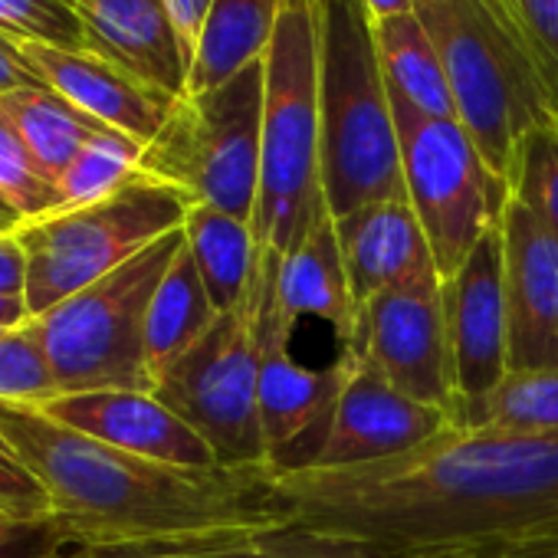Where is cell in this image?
I'll list each match as a JSON object with an SVG mask.
<instances>
[{"label": "cell", "mask_w": 558, "mask_h": 558, "mask_svg": "<svg viewBox=\"0 0 558 558\" xmlns=\"http://www.w3.org/2000/svg\"><path fill=\"white\" fill-rule=\"evenodd\" d=\"M86 50L181 99L187 96V57L161 0H80Z\"/></svg>", "instance_id": "d6986e66"}, {"label": "cell", "mask_w": 558, "mask_h": 558, "mask_svg": "<svg viewBox=\"0 0 558 558\" xmlns=\"http://www.w3.org/2000/svg\"><path fill=\"white\" fill-rule=\"evenodd\" d=\"M184 240L217 313L243 310L256 276L253 223L217 207H191Z\"/></svg>", "instance_id": "7402d4cb"}, {"label": "cell", "mask_w": 558, "mask_h": 558, "mask_svg": "<svg viewBox=\"0 0 558 558\" xmlns=\"http://www.w3.org/2000/svg\"><path fill=\"white\" fill-rule=\"evenodd\" d=\"M365 11L372 14V21H388V17H398V14H411L417 0H362Z\"/></svg>", "instance_id": "60d3db41"}, {"label": "cell", "mask_w": 558, "mask_h": 558, "mask_svg": "<svg viewBox=\"0 0 558 558\" xmlns=\"http://www.w3.org/2000/svg\"><path fill=\"white\" fill-rule=\"evenodd\" d=\"M463 558H558V535L545 538H525V542H509V545H493L480 548Z\"/></svg>", "instance_id": "f35d334b"}, {"label": "cell", "mask_w": 558, "mask_h": 558, "mask_svg": "<svg viewBox=\"0 0 558 558\" xmlns=\"http://www.w3.org/2000/svg\"><path fill=\"white\" fill-rule=\"evenodd\" d=\"M0 437L27 463L76 545L253 532L283 525L272 470H187L99 444L40 408L0 404Z\"/></svg>", "instance_id": "7a4b0ae2"}, {"label": "cell", "mask_w": 558, "mask_h": 558, "mask_svg": "<svg viewBox=\"0 0 558 558\" xmlns=\"http://www.w3.org/2000/svg\"><path fill=\"white\" fill-rule=\"evenodd\" d=\"M0 217H8V220H14V223H21V220H17V214H14V210H11V207L4 204V197H0Z\"/></svg>", "instance_id": "b9f144b4"}, {"label": "cell", "mask_w": 558, "mask_h": 558, "mask_svg": "<svg viewBox=\"0 0 558 558\" xmlns=\"http://www.w3.org/2000/svg\"><path fill=\"white\" fill-rule=\"evenodd\" d=\"M73 4H80V0H73Z\"/></svg>", "instance_id": "bcb514c9"}, {"label": "cell", "mask_w": 558, "mask_h": 558, "mask_svg": "<svg viewBox=\"0 0 558 558\" xmlns=\"http://www.w3.org/2000/svg\"><path fill=\"white\" fill-rule=\"evenodd\" d=\"M70 4H73V0H70Z\"/></svg>", "instance_id": "c3c4849f"}, {"label": "cell", "mask_w": 558, "mask_h": 558, "mask_svg": "<svg viewBox=\"0 0 558 558\" xmlns=\"http://www.w3.org/2000/svg\"><path fill=\"white\" fill-rule=\"evenodd\" d=\"M453 427L466 430H558V372H509L486 398L466 404Z\"/></svg>", "instance_id": "484cf974"}, {"label": "cell", "mask_w": 558, "mask_h": 558, "mask_svg": "<svg viewBox=\"0 0 558 558\" xmlns=\"http://www.w3.org/2000/svg\"><path fill=\"white\" fill-rule=\"evenodd\" d=\"M21 53L47 89L63 96L99 125L125 132L142 145L161 132L178 102L89 50L21 44Z\"/></svg>", "instance_id": "e0dca14e"}, {"label": "cell", "mask_w": 558, "mask_h": 558, "mask_svg": "<svg viewBox=\"0 0 558 558\" xmlns=\"http://www.w3.org/2000/svg\"><path fill=\"white\" fill-rule=\"evenodd\" d=\"M272 306L293 329L300 319H319L332 329L339 352H352L359 339L362 306L355 303L349 269L339 243V227L323 207L300 243L276 259Z\"/></svg>", "instance_id": "ac0fdd59"}, {"label": "cell", "mask_w": 558, "mask_h": 558, "mask_svg": "<svg viewBox=\"0 0 558 558\" xmlns=\"http://www.w3.org/2000/svg\"><path fill=\"white\" fill-rule=\"evenodd\" d=\"M0 519H8V515H0Z\"/></svg>", "instance_id": "7dc6e473"}, {"label": "cell", "mask_w": 558, "mask_h": 558, "mask_svg": "<svg viewBox=\"0 0 558 558\" xmlns=\"http://www.w3.org/2000/svg\"><path fill=\"white\" fill-rule=\"evenodd\" d=\"M27 290V256L14 233H0V296H24Z\"/></svg>", "instance_id": "8d00e7d4"}, {"label": "cell", "mask_w": 558, "mask_h": 558, "mask_svg": "<svg viewBox=\"0 0 558 558\" xmlns=\"http://www.w3.org/2000/svg\"><path fill=\"white\" fill-rule=\"evenodd\" d=\"M76 548L73 535L53 519H0V558H60Z\"/></svg>", "instance_id": "d6a6232c"}, {"label": "cell", "mask_w": 558, "mask_h": 558, "mask_svg": "<svg viewBox=\"0 0 558 558\" xmlns=\"http://www.w3.org/2000/svg\"><path fill=\"white\" fill-rule=\"evenodd\" d=\"M323 207L316 14L313 0H287L266 50L256 253H290Z\"/></svg>", "instance_id": "5b68a950"}, {"label": "cell", "mask_w": 558, "mask_h": 558, "mask_svg": "<svg viewBox=\"0 0 558 558\" xmlns=\"http://www.w3.org/2000/svg\"><path fill=\"white\" fill-rule=\"evenodd\" d=\"M60 558H66V551H63V555H60Z\"/></svg>", "instance_id": "f6af8a7d"}, {"label": "cell", "mask_w": 558, "mask_h": 558, "mask_svg": "<svg viewBox=\"0 0 558 558\" xmlns=\"http://www.w3.org/2000/svg\"><path fill=\"white\" fill-rule=\"evenodd\" d=\"M31 86H44V83L24 60L21 47L11 44L8 37H0V96L11 89H31Z\"/></svg>", "instance_id": "74e56055"}, {"label": "cell", "mask_w": 558, "mask_h": 558, "mask_svg": "<svg viewBox=\"0 0 558 558\" xmlns=\"http://www.w3.org/2000/svg\"><path fill=\"white\" fill-rule=\"evenodd\" d=\"M336 227H339L349 283H352L359 306H365L378 293H385L434 266L427 236H424L408 197L362 207V210L336 220Z\"/></svg>", "instance_id": "ffe728a7"}, {"label": "cell", "mask_w": 558, "mask_h": 558, "mask_svg": "<svg viewBox=\"0 0 558 558\" xmlns=\"http://www.w3.org/2000/svg\"><path fill=\"white\" fill-rule=\"evenodd\" d=\"M250 558H362V555L316 542V538L290 535V532H266V535H259Z\"/></svg>", "instance_id": "d590c367"}, {"label": "cell", "mask_w": 558, "mask_h": 558, "mask_svg": "<svg viewBox=\"0 0 558 558\" xmlns=\"http://www.w3.org/2000/svg\"><path fill=\"white\" fill-rule=\"evenodd\" d=\"M40 411L99 444H109L145 460L187 470L220 466L214 450L201 440V434L187 427L171 408H165L151 391L60 395Z\"/></svg>", "instance_id": "2e32d148"}, {"label": "cell", "mask_w": 558, "mask_h": 558, "mask_svg": "<svg viewBox=\"0 0 558 558\" xmlns=\"http://www.w3.org/2000/svg\"><path fill=\"white\" fill-rule=\"evenodd\" d=\"M0 37L11 44H44L86 50V31L70 0H0Z\"/></svg>", "instance_id": "4dcf8cb0"}, {"label": "cell", "mask_w": 558, "mask_h": 558, "mask_svg": "<svg viewBox=\"0 0 558 558\" xmlns=\"http://www.w3.org/2000/svg\"><path fill=\"white\" fill-rule=\"evenodd\" d=\"M21 223H14V220H8V217H0V233H14Z\"/></svg>", "instance_id": "7bdbcfd3"}, {"label": "cell", "mask_w": 558, "mask_h": 558, "mask_svg": "<svg viewBox=\"0 0 558 558\" xmlns=\"http://www.w3.org/2000/svg\"><path fill=\"white\" fill-rule=\"evenodd\" d=\"M404 197L427 236L440 279H450L476 243L502 227L512 201L509 181L489 168L457 119H430L391 99Z\"/></svg>", "instance_id": "9c48e42d"}, {"label": "cell", "mask_w": 558, "mask_h": 558, "mask_svg": "<svg viewBox=\"0 0 558 558\" xmlns=\"http://www.w3.org/2000/svg\"><path fill=\"white\" fill-rule=\"evenodd\" d=\"M453 93L457 122L509 181L519 142L558 119V80L496 0H417Z\"/></svg>", "instance_id": "277c9868"}, {"label": "cell", "mask_w": 558, "mask_h": 558, "mask_svg": "<svg viewBox=\"0 0 558 558\" xmlns=\"http://www.w3.org/2000/svg\"><path fill=\"white\" fill-rule=\"evenodd\" d=\"M142 151L145 145L135 142L132 135L116 129H99L80 148L70 168L57 178L60 210L89 207L122 191L132 178L142 174Z\"/></svg>", "instance_id": "4316f807"}, {"label": "cell", "mask_w": 558, "mask_h": 558, "mask_svg": "<svg viewBox=\"0 0 558 558\" xmlns=\"http://www.w3.org/2000/svg\"><path fill=\"white\" fill-rule=\"evenodd\" d=\"M266 57L227 83L181 96L142 151V174L174 187L191 207H217L246 223L259 197Z\"/></svg>", "instance_id": "8992f818"}, {"label": "cell", "mask_w": 558, "mask_h": 558, "mask_svg": "<svg viewBox=\"0 0 558 558\" xmlns=\"http://www.w3.org/2000/svg\"><path fill=\"white\" fill-rule=\"evenodd\" d=\"M509 191L512 201L529 207L558 233V119L532 129L519 142L509 171Z\"/></svg>", "instance_id": "f546056e"}, {"label": "cell", "mask_w": 558, "mask_h": 558, "mask_svg": "<svg viewBox=\"0 0 558 558\" xmlns=\"http://www.w3.org/2000/svg\"><path fill=\"white\" fill-rule=\"evenodd\" d=\"M496 4L558 80V0H496Z\"/></svg>", "instance_id": "e575fe53"}, {"label": "cell", "mask_w": 558, "mask_h": 558, "mask_svg": "<svg viewBox=\"0 0 558 558\" xmlns=\"http://www.w3.org/2000/svg\"><path fill=\"white\" fill-rule=\"evenodd\" d=\"M349 368L352 352H339L329 368H310L290 345H259V427L272 473L316 466Z\"/></svg>", "instance_id": "4fadbf2b"}, {"label": "cell", "mask_w": 558, "mask_h": 558, "mask_svg": "<svg viewBox=\"0 0 558 558\" xmlns=\"http://www.w3.org/2000/svg\"><path fill=\"white\" fill-rule=\"evenodd\" d=\"M444 313L453 355V417L509 375V326L502 293V230L486 233L463 266L444 279Z\"/></svg>", "instance_id": "7c38bea8"}, {"label": "cell", "mask_w": 558, "mask_h": 558, "mask_svg": "<svg viewBox=\"0 0 558 558\" xmlns=\"http://www.w3.org/2000/svg\"><path fill=\"white\" fill-rule=\"evenodd\" d=\"M151 395L171 408L227 470L266 463L259 427V339L253 303L220 313L217 323L151 381Z\"/></svg>", "instance_id": "30bf717a"}, {"label": "cell", "mask_w": 558, "mask_h": 558, "mask_svg": "<svg viewBox=\"0 0 558 558\" xmlns=\"http://www.w3.org/2000/svg\"><path fill=\"white\" fill-rule=\"evenodd\" d=\"M499 230L509 372H558V233L519 201Z\"/></svg>", "instance_id": "9a60e30c"}, {"label": "cell", "mask_w": 558, "mask_h": 558, "mask_svg": "<svg viewBox=\"0 0 558 558\" xmlns=\"http://www.w3.org/2000/svg\"><path fill=\"white\" fill-rule=\"evenodd\" d=\"M53 398H60V385L34 319L21 329H0V404L47 408Z\"/></svg>", "instance_id": "83f0119b"}, {"label": "cell", "mask_w": 558, "mask_h": 558, "mask_svg": "<svg viewBox=\"0 0 558 558\" xmlns=\"http://www.w3.org/2000/svg\"><path fill=\"white\" fill-rule=\"evenodd\" d=\"M0 112L11 119L37 165L57 181L70 161L80 155V148L106 125L70 106L63 96H57L47 86L31 89H11L0 96Z\"/></svg>", "instance_id": "d4e9b609"}, {"label": "cell", "mask_w": 558, "mask_h": 558, "mask_svg": "<svg viewBox=\"0 0 558 558\" xmlns=\"http://www.w3.org/2000/svg\"><path fill=\"white\" fill-rule=\"evenodd\" d=\"M290 532L362 558H463L558 535V430L450 427L395 460L272 473Z\"/></svg>", "instance_id": "6da1fadb"}, {"label": "cell", "mask_w": 558, "mask_h": 558, "mask_svg": "<svg viewBox=\"0 0 558 558\" xmlns=\"http://www.w3.org/2000/svg\"><path fill=\"white\" fill-rule=\"evenodd\" d=\"M283 4L287 0H210L187 76V96L207 93L266 57Z\"/></svg>", "instance_id": "44dd1931"}, {"label": "cell", "mask_w": 558, "mask_h": 558, "mask_svg": "<svg viewBox=\"0 0 558 558\" xmlns=\"http://www.w3.org/2000/svg\"><path fill=\"white\" fill-rule=\"evenodd\" d=\"M34 316H31L27 296H0V329H21Z\"/></svg>", "instance_id": "ab89813d"}, {"label": "cell", "mask_w": 558, "mask_h": 558, "mask_svg": "<svg viewBox=\"0 0 558 558\" xmlns=\"http://www.w3.org/2000/svg\"><path fill=\"white\" fill-rule=\"evenodd\" d=\"M256 542L259 535L253 532H210L116 545H76L66 551V558H250Z\"/></svg>", "instance_id": "1f68e13d"}, {"label": "cell", "mask_w": 558, "mask_h": 558, "mask_svg": "<svg viewBox=\"0 0 558 558\" xmlns=\"http://www.w3.org/2000/svg\"><path fill=\"white\" fill-rule=\"evenodd\" d=\"M187 210L191 204L174 187L138 174L99 204L21 223L17 240L27 256L24 296L31 316L50 313L155 240L181 230Z\"/></svg>", "instance_id": "ba28073f"}, {"label": "cell", "mask_w": 558, "mask_h": 558, "mask_svg": "<svg viewBox=\"0 0 558 558\" xmlns=\"http://www.w3.org/2000/svg\"><path fill=\"white\" fill-rule=\"evenodd\" d=\"M0 197L21 223L40 220L60 210L57 181L37 165L11 119L0 112Z\"/></svg>", "instance_id": "f1b7e54d"}, {"label": "cell", "mask_w": 558, "mask_h": 558, "mask_svg": "<svg viewBox=\"0 0 558 558\" xmlns=\"http://www.w3.org/2000/svg\"><path fill=\"white\" fill-rule=\"evenodd\" d=\"M204 8H210V0H204Z\"/></svg>", "instance_id": "ee69618b"}, {"label": "cell", "mask_w": 558, "mask_h": 558, "mask_svg": "<svg viewBox=\"0 0 558 558\" xmlns=\"http://www.w3.org/2000/svg\"><path fill=\"white\" fill-rule=\"evenodd\" d=\"M0 515L8 519H44L50 515V499L27 463L0 437Z\"/></svg>", "instance_id": "836d02e7"}, {"label": "cell", "mask_w": 558, "mask_h": 558, "mask_svg": "<svg viewBox=\"0 0 558 558\" xmlns=\"http://www.w3.org/2000/svg\"><path fill=\"white\" fill-rule=\"evenodd\" d=\"M319 40V165L336 220L404 197L401 142L375 21L362 0H313Z\"/></svg>", "instance_id": "3957f363"}, {"label": "cell", "mask_w": 558, "mask_h": 558, "mask_svg": "<svg viewBox=\"0 0 558 558\" xmlns=\"http://www.w3.org/2000/svg\"><path fill=\"white\" fill-rule=\"evenodd\" d=\"M450 427L453 421L440 408L408 398L352 352V368L313 470L375 466L430 444Z\"/></svg>", "instance_id": "5bb4252c"}, {"label": "cell", "mask_w": 558, "mask_h": 558, "mask_svg": "<svg viewBox=\"0 0 558 558\" xmlns=\"http://www.w3.org/2000/svg\"><path fill=\"white\" fill-rule=\"evenodd\" d=\"M181 246L184 227L34 319L60 395L151 391L145 316Z\"/></svg>", "instance_id": "52a82bcc"}, {"label": "cell", "mask_w": 558, "mask_h": 558, "mask_svg": "<svg viewBox=\"0 0 558 558\" xmlns=\"http://www.w3.org/2000/svg\"><path fill=\"white\" fill-rule=\"evenodd\" d=\"M217 316L220 313L207 296V287L184 240L181 253L161 276V283L148 303V316H145V352H148L151 381L161 368L181 359L217 323Z\"/></svg>", "instance_id": "cb8c5ba5"}, {"label": "cell", "mask_w": 558, "mask_h": 558, "mask_svg": "<svg viewBox=\"0 0 558 558\" xmlns=\"http://www.w3.org/2000/svg\"><path fill=\"white\" fill-rule=\"evenodd\" d=\"M385 381L453 421V355L444 313V279L430 266L362 306L352 349Z\"/></svg>", "instance_id": "8fae6325"}, {"label": "cell", "mask_w": 558, "mask_h": 558, "mask_svg": "<svg viewBox=\"0 0 558 558\" xmlns=\"http://www.w3.org/2000/svg\"><path fill=\"white\" fill-rule=\"evenodd\" d=\"M375 40L391 99H401L404 106L430 119H457L444 60L414 11L378 21Z\"/></svg>", "instance_id": "603a6c76"}]
</instances>
